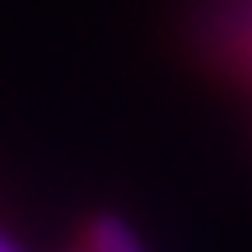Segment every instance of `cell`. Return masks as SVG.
<instances>
[{
  "mask_svg": "<svg viewBox=\"0 0 252 252\" xmlns=\"http://www.w3.org/2000/svg\"><path fill=\"white\" fill-rule=\"evenodd\" d=\"M84 252H145L140 243H135V234L122 224V220H98L89 234V248Z\"/></svg>",
  "mask_w": 252,
  "mask_h": 252,
  "instance_id": "6da1fadb",
  "label": "cell"
},
{
  "mask_svg": "<svg viewBox=\"0 0 252 252\" xmlns=\"http://www.w3.org/2000/svg\"><path fill=\"white\" fill-rule=\"evenodd\" d=\"M0 252H24V243H19V238L9 234L5 224H0Z\"/></svg>",
  "mask_w": 252,
  "mask_h": 252,
  "instance_id": "7a4b0ae2",
  "label": "cell"
}]
</instances>
